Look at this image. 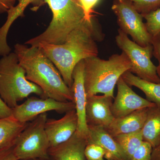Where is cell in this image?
Segmentation results:
<instances>
[{"label": "cell", "instance_id": "6da1fadb", "mask_svg": "<svg viewBox=\"0 0 160 160\" xmlns=\"http://www.w3.org/2000/svg\"><path fill=\"white\" fill-rule=\"evenodd\" d=\"M94 24V18L91 21L85 20L70 32L63 44L41 43L36 46L54 64L70 89L73 83L75 67L80 61L98 54L96 42L98 31Z\"/></svg>", "mask_w": 160, "mask_h": 160}, {"label": "cell", "instance_id": "7a4b0ae2", "mask_svg": "<svg viewBox=\"0 0 160 160\" xmlns=\"http://www.w3.org/2000/svg\"><path fill=\"white\" fill-rule=\"evenodd\" d=\"M14 52L26 72V78L41 88L44 98L59 102H73L70 88L51 60L38 47L17 43Z\"/></svg>", "mask_w": 160, "mask_h": 160}, {"label": "cell", "instance_id": "3957f363", "mask_svg": "<svg viewBox=\"0 0 160 160\" xmlns=\"http://www.w3.org/2000/svg\"><path fill=\"white\" fill-rule=\"evenodd\" d=\"M84 86L87 97L98 93L114 98L115 86L125 72L132 68L124 52L111 55L108 60L92 57L84 60Z\"/></svg>", "mask_w": 160, "mask_h": 160}, {"label": "cell", "instance_id": "277c9868", "mask_svg": "<svg viewBox=\"0 0 160 160\" xmlns=\"http://www.w3.org/2000/svg\"><path fill=\"white\" fill-rule=\"evenodd\" d=\"M52 12V17L45 31L25 43L31 46L39 43L59 45L66 42L72 31L86 20L79 0H43Z\"/></svg>", "mask_w": 160, "mask_h": 160}, {"label": "cell", "instance_id": "5b68a950", "mask_svg": "<svg viewBox=\"0 0 160 160\" xmlns=\"http://www.w3.org/2000/svg\"><path fill=\"white\" fill-rule=\"evenodd\" d=\"M32 93L44 98L41 88L26 78V72L16 54L11 52L2 57L0 59V97L4 102L12 109L18 102Z\"/></svg>", "mask_w": 160, "mask_h": 160}, {"label": "cell", "instance_id": "8992f818", "mask_svg": "<svg viewBox=\"0 0 160 160\" xmlns=\"http://www.w3.org/2000/svg\"><path fill=\"white\" fill-rule=\"evenodd\" d=\"M47 114L43 113L27 123L15 140L13 151L18 160L49 157V143L45 130Z\"/></svg>", "mask_w": 160, "mask_h": 160}, {"label": "cell", "instance_id": "52a82bcc", "mask_svg": "<svg viewBox=\"0 0 160 160\" xmlns=\"http://www.w3.org/2000/svg\"><path fill=\"white\" fill-rule=\"evenodd\" d=\"M118 47L125 52L131 61L132 68L130 72L148 82L160 83V78L157 71V66L151 61L153 55L152 45L142 47L131 41L128 35L121 29H118L115 38Z\"/></svg>", "mask_w": 160, "mask_h": 160}, {"label": "cell", "instance_id": "ba28073f", "mask_svg": "<svg viewBox=\"0 0 160 160\" xmlns=\"http://www.w3.org/2000/svg\"><path fill=\"white\" fill-rule=\"evenodd\" d=\"M112 9L117 17L120 29L142 47L152 45V37L146 29L143 17L127 0H113Z\"/></svg>", "mask_w": 160, "mask_h": 160}, {"label": "cell", "instance_id": "9c48e42d", "mask_svg": "<svg viewBox=\"0 0 160 160\" xmlns=\"http://www.w3.org/2000/svg\"><path fill=\"white\" fill-rule=\"evenodd\" d=\"M12 109V116L21 123L31 122L40 115L55 111L60 114L75 109L73 102H59L51 98L31 97Z\"/></svg>", "mask_w": 160, "mask_h": 160}, {"label": "cell", "instance_id": "30bf717a", "mask_svg": "<svg viewBox=\"0 0 160 160\" xmlns=\"http://www.w3.org/2000/svg\"><path fill=\"white\" fill-rule=\"evenodd\" d=\"M117 85V94L111 106L114 118L123 117L139 109L156 106L135 93L122 77L118 81Z\"/></svg>", "mask_w": 160, "mask_h": 160}, {"label": "cell", "instance_id": "8fae6325", "mask_svg": "<svg viewBox=\"0 0 160 160\" xmlns=\"http://www.w3.org/2000/svg\"><path fill=\"white\" fill-rule=\"evenodd\" d=\"M84 70L83 60L75 67L72 73L73 83L70 89L78 116V128L76 132L78 135L87 140L88 128L86 122V110L87 97L84 86Z\"/></svg>", "mask_w": 160, "mask_h": 160}, {"label": "cell", "instance_id": "7c38bea8", "mask_svg": "<svg viewBox=\"0 0 160 160\" xmlns=\"http://www.w3.org/2000/svg\"><path fill=\"white\" fill-rule=\"evenodd\" d=\"M78 125L75 109L67 112L59 119H47L45 130L50 147L57 146L69 140L77 130Z\"/></svg>", "mask_w": 160, "mask_h": 160}, {"label": "cell", "instance_id": "4fadbf2b", "mask_svg": "<svg viewBox=\"0 0 160 160\" xmlns=\"http://www.w3.org/2000/svg\"><path fill=\"white\" fill-rule=\"evenodd\" d=\"M108 96L94 95L87 97L86 115L87 125L106 128L114 117L111 110L112 99Z\"/></svg>", "mask_w": 160, "mask_h": 160}, {"label": "cell", "instance_id": "5bb4252c", "mask_svg": "<svg viewBox=\"0 0 160 160\" xmlns=\"http://www.w3.org/2000/svg\"><path fill=\"white\" fill-rule=\"evenodd\" d=\"M87 144L98 145L105 151L104 158L107 160H129L119 145L102 126H88Z\"/></svg>", "mask_w": 160, "mask_h": 160}, {"label": "cell", "instance_id": "9a60e30c", "mask_svg": "<svg viewBox=\"0 0 160 160\" xmlns=\"http://www.w3.org/2000/svg\"><path fill=\"white\" fill-rule=\"evenodd\" d=\"M87 140L76 132L69 140L54 147H50L48 154L55 160H86L85 149Z\"/></svg>", "mask_w": 160, "mask_h": 160}, {"label": "cell", "instance_id": "2e32d148", "mask_svg": "<svg viewBox=\"0 0 160 160\" xmlns=\"http://www.w3.org/2000/svg\"><path fill=\"white\" fill-rule=\"evenodd\" d=\"M148 108H144L123 117L114 118L106 131L112 137L141 130L147 117Z\"/></svg>", "mask_w": 160, "mask_h": 160}, {"label": "cell", "instance_id": "e0dca14e", "mask_svg": "<svg viewBox=\"0 0 160 160\" xmlns=\"http://www.w3.org/2000/svg\"><path fill=\"white\" fill-rule=\"evenodd\" d=\"M143 141L149 143L152 148L160 145V108L155 106L148 108L147 117L141 129Z\"/></svg>", "mask_w": 160, "mask_h": 160}, {"label": "cell", "instance_id": "ac0fdd59", "mask_svg": "<svg viewBox=\"0 0 160 160\" xmlns=\"http://www.w3.org/2000/svg\"><path fill=\"white\" fill-rule=\"evenodd\" d=\"M122 77L129 86L142 90L146 95V99L160 108V83L142 79L129 71L125 72Z\"/></svg>", "mask_w": 160, "mask_h": 160}, {"label": "cell", "instance_id": "d6986e66", "mask_svg": "<svg viewBox=\"0 0 160 160\" xmlns=\"http://www.w3.org/2000/svg\"><path fill=\"white\" fill-rule=\"evenodd\" d=\"M28 123L20 122L12 116L0 119V149L13 145L15 140Z\"/></svg>", "mask_w": 160, "mask_h": 160}, {"label": "cell", "instance_id": "ffe728a7", "mask_svg": "<svg viewBox=\"0 0 160 160\" xmlns=\"http://www.w3.org/2000/svg\"><path fill=\"white\" fill-rule=\"evenodd\" d=\"M113 138L129 160L143 142L141 130L131 133L118 135Z\"/></svg>", "mask_w": 160, "mask_h": 160}, {"label": "cell", "instance_id": "44dd1931", "mask_svg": "<svg viewBox=\"0 0 160 160\" xmlns=\"http://www.w3.org/2000/svg\"><path fill=\"white\" fill-rule=\"evenodd\" d=\"M35 0H18V4L7 12L8 13L6 22L0 28V31L3 34H8L12 23L19 17L24 16V12L26 7Z\"/></svg>", "mask_w": 160, "mask_h": 160}, {"label": "cell", "instance_id": "7402d4cb", "mask_svg": "<svg viewBox=\"0 0 160 160\" xmlns=\"http://www.w3.org/2000/svg\"><path fill=\"white\" fill-rule=\"evenodd\" d=\"M146 21L147 31L152 37L160 32V8L147 14H142Z\"/></svg>", "mask_w": 160, "mask_h": 160}, {"label": "cell", "instance_id": "603a6c76", "mask_svg": "<svg viewBox=\"0 0 160 160\" xmlns=\"http://www.w3.org/2000/svg\"><path fill=\"white\" fill-rule=\"evenodd\" d=\"M141 14L149 13L160 8V0H127Z\"/></svg>", "mask_w": 160, "mask_h": 160}, {"label": "cell", "instance_id": "cb8c5ba5", "mask_svg": "<svg viewBox=\"0 0 160 160\" xmlns=\"http://www.w3.org/2000/svg\"><path fill=\"white\" fill-rule=\"evenodd\" d=\"M85 155L86 160H102L105 157V151L96 144H87L85 149Z\"/></svg>", "mask_w": 160, "mask_h": 160}, {"label": "cell", "instance_id": "d4e9b609", "mask_svg": "<svg viewBox=\"0 0 160 160\" xmlns=\"http://www.w3.org/2000/svg\"><path fill=\"white\" fill-rule=\"evenodd\" d=\"M152 150L153 148L149 143L143 141L130 160H151Z\"/></svg>", "mask_w": 160, "mask_h": 160}, {"label": "cell", "instance_id": "484cf974", "mask_svg": "<svg viewBox=\"0 0 160 160\" xmlns=\"http://www.w3.org/2000/svg\"><path fill=\"white\" fill-rule=\"evenodd\" d=\"M85 15V18L88 21L93 19V8L97 5L100 0H79Z\"/></svg>", "mask_w": 160, "mask_h": 160}, {"label": "cell", "instance_id": "4316f807", "mask_svg": "<svg viewBox=\"0 0 160 160\" xmlns=\"http://www.w3.org/2000/svg\"><path fill=\"white\" fill-rule=\"evenodd\" d=\"M152 45L153 47V55L158 62V65L157 66V71L160 78V32L152 37Z\"/></svg>", "mask_w": 160, "mask_h": 160}, {"label": "cell", "instance_id": "83f0119b", "mask_svg": "<svg viewBox=\"0 0 160 160\" xmlns=\"http://www.w3.org/2000/svg\"><path fill=\"white\" fill-rule=\"evenodd\" d=\"M0 160H18L13 151V145L0 149Z\"/></svg>", "mask_w": 160, "mask_h": 160}, {"label": "cell", "instance_id": "f1b7e54d", "mask_svg": "<svg viewBox=\"0 0 160 160\" xmlns=\"http://www.w3.org/2000/svg\"><path fill=\"white\" fill-rule=\"evenodd\" d=\"M12 116V109L4 102L0 97V119L5 118Z\"/></svg>", "mask_w": 160, "mask_h": 160}, {"label": "cell", "instance_id": "f546056e", "mask_svg": "<svg viewBox=\"0 0 160 160\" xmlns=\"http://www.w3.org/2000/svg\"><path fill=\"white\" fill-rule=\"evenodd\" d=\"M18 0H0V14L7 12L15 5Z\"/></svg>", "mask_w": 160, "mask_h": 160}, {"label": "cell", "instance_id": "4dcf8cb0", "mask_svg": "<svg viewBox=\"0 0 160 160\" xmlns=\"http://www.w3.org/2000/svg\"><path fill=\"white\" fill-rule=\"evenodd\" d=\"M151 160H160V145L152 150Z\"/></svg>", "mask_w": 160, "mask_h": 160}, {"label": "cell", "instance_id": "1f68e13d", "mask_svg": "<svg viewBox=\"0 0 160 160\" xmlns=\"http://www.w3.org/2000/svg\"><path fill=\"white\" fill-rule=\"evenodd\" d=\"M25 160H55L52 158L49 157L46 158H39L31 159Z\"/></svg>", "mask_w": 160, "mask_h": 160}, {"label": "cell", "instance_id": "d6a6232c", "mask_svg": "<svg viewBox=\"0 0 160 160\" xmlns=\"http://www.w3.org/2000/svg\"><path fill=\"white\" fill-rule=\"evenodd\" d=\"M102 160H105L104 159H102Z\"/></svg>", "mask_w": 160, "mask_h": 160}]
</instances>
